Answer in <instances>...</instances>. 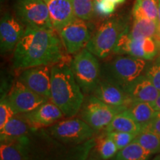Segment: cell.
I'll use <instances>...</instances> for the list:
<instances>
[{
  "mask_svg": "<svg viewBox=\"0 0 160 160\" xmlns=\"http://www.w3.org/2000/svg\"><path fill=\"white\" fill-rule=\"evenodd\" d=\"M66 59L62 45L55 30L27 27L13 51V66L25 70L41 65H53Z\"/></svg>",
  "mask_w": 160,
  "mask_h": 160,
  "instance_id": "1",
  "label": "cell"
},
{
  "mask_svg": "<svg viewBox=\"0 0 160 160\" xmlns=\"http://www.w3.org/2000/svg\"><path fill=\"white\" fill-rule=\"evenodd\" d=\"M67 59L51 65V99L65 117H74L84 102L83 92Z\"/></svg>",
  "mask_w": 160,
  "mask_h": 160,
  "instance_id": "2",
  "label": "cell"
},
{
  "mask_svg": "<svg viewBox=\"0 0 160 160\" xmlns=\"http://www.w3.org/2000/svg\"><path fill=\"white\" fill-rule=\"evenodd\" d=\"M145 65L143 59L130 55L118 56L103 66L101 75L103 79L117 84L126 91L141 77Z\"/></svg>",
  "mask_w": 160,
  "mask_h": 160,
  "instance_id": "3",
  "label": "cell"
},
{
  "mask_svg": "<svg viewBox=\"0 0 160 160\" xmlns=\"http://www.w3.org/2000/svg\"><path fill=\"white\" fill-rule=\"evenodd\" d=\"M127 26L119 19H110L100 25L86 45L97 57L105 58L114 51L119 37Z\"/></svg>",
  "mask_w": 160,
  "mask_h": 160,
  "instance_id": "4",
  "label": "cell"
},
{
  "mask_svg": "<svg viewBox=\"0 0 160 160\" xmlns=\"http://www.w3.org/2000/svg\"><path fill=\"white\" fill-rule=\"evenodd\" d=\"M71 68L83 93H93L101 79L102 70L97 57L87 48L81 50L71 61Z\"/></svg>",
  "mask_w": 160,
  "mask_h": 160,
  "instance_id": "5",
  "label": "cell"
},
{
  "mask_svg": "<svg viewBox=\"0 0 160 160\" xmlns=\"http://www.w3.org/2000/svg\"><path fill=\"white\" fill-rule=\"evenodd\" d=\"M49 134L65 144L79 145L92 139L94 130L83 119L71 118L53 124L48 130Z\"/></svg>",
  "mask_w": 160,
  "mask_h": 160,
  "instance_id": "6",
  "label": "cell"
},
{
  "mask_svg": "<svg viewBox=\"0 0 160 160\" xmlns=\"http://www.w3.org/2000/svg\"><path fill=\"white\" fill-rule=\"evenodd\" d=\"M14 9L18 19L27 27L54 30L43 0H17Z\"/></svg>",
  "mask_w": 160,
  "mask_h": 160,
  "instance_id": "7",
  "label": "cell"
},
{
  "mask_svg": "<svg viewBox=\"0 0 160 160\" xmlns=\"http://www.w3.org/2000/svg\"><path fill=\"white\" fill-rule=\"evenodd\" d=\"M124 108H117L109 105L92 96L84 104L82 111V119L88 124L93 130L106 128Z\"/></svg>",
  "mask_w": 160,
  "mask_h": 160,
  "instance_id": "8",
  "label": "cell"
},
{
  "mask_svg": "<svg viewBox=\"0 0 160 160\" xmlns=\"http://www.w3.org/2000/svg\"><path fill=\"white\" fill-rule=\"evenodd\" d=\"M113 52L143 59H151L157 53V44L153 38H133L127 27L119 37Z\"/></svg>",
  "mask_w": 160,
  "mask_h": 160,
  "instance_id": "9",
  "label": "cell"
},
{
  "mask_svg": "<svg viewBox=\"0 0 160 160\" xmlns=\"http://www.w3.org/2000/svg\"><path fill=\"white\" fill-rule=\"evenodd\" d=\"M5 98L16 114L28 113L49 100L31 91L19 80L12 86Z\"/></svg>",
  "mask_w": 160,
  "mask_h": 160,
  "instance_id": "10",
  "label": "cell"
},
{
  "mask_svg": "<svg viewBox=\"0 0 160 160\" xmlns=\"http://www.w3.org/2000/svg\"><path fill=\"white\" fill-rule=\"evenodd\" d=\"M66 52L73 54L86 47L91 38L90 29L85 21L76 18L59 31Z\"/></svg>",
  "mask_w": 160,
  "mask_h": 160,
  "instance_id": "11",
  "label": "cell"
},
{
  "mask_svg": "<svg viewBox=\"0 0 160 160\" xmlns=\"http://www.w3.org/2000/svg\"><path fill=\"white\" fill-rule=\"evenodd\" d=\"M19 80L37 94L51 99V66L41 65L25 69Z\"/></svg>",
  "mask_w": 160,
  "mask_h": 160,
  "instance_id": "12",
  "label": "cell"
},
{
  "mask_svg": "<svg viewBox=\"0 0 160 160\" xmlns=\"http://www.w3.org/2000/svg\"><path fill=\"white\" fill-rule=\"evenodd\" d=\"M25 29L19 19L10 13H5L0 23V48L1 53L14 51L25 33Z\"/></svg>",
  "mask_w": 160,
  "mask_h": 160,
  "instance_id": "13",
  "label": "cell"
},
{
  "mask_svg": "<svg viewBox=\"0 0 160 160\" xmlns=\"http://www.w3.org/2000/svg\"><path fill=\"white\" fill-rule=\"evenodd\" d=\"M93 95L113 107L127 109L133 102L125 90L121 86L103 78L100 79Z\"/></svg>",
  "mask_w": 160,
  "mask_h": 160,
  "instance_id": "14",
  "label": "cell"
},
{
  "mask_svg": "<svg viewBox=\"0 0 160 160\" xmlns=\"http://www.w3.org/2000/svg\"><path fill=\"white\" fill-rule=\"evenodd\" d=\"M22 115L34 128L53 125L65 116L59 108L51 100L42 103L32 111Z\"/></svg>",
  "mask_w": 160,
  "mask_h": 160,
  "instance_id": "15",
  "label": "cell"
},
{
  "mask_svg": "<svg viewBox=\"0 0 160 160\" xmlns=\"http://www.w3.org/2000/svg\"><path fill=\"white\" fill-rule=\"evenodd\" d=\"M48 8L50 18L55 31L62 28L76 18L71 0H43Z\"/></svg>",
  "mask_w": 160,
  "mask_h": 160,
  "instance_id": "16",
  "label": "cell"
},
{
  "mask_svg": "<svg viewBox=\"0 0 160 160\" xmlns=\"http://www.w3.org/2000/svg\"><path fill=\"white\" fill-rule=\"evenodd\" d=\"M133 102L153 103L160 94V92L146 77L141 76L126 90Z\"/></svg>",
  "mask_w": 160,
  "mask_h": 160,
  "instance_id": "17",
  "label": "cell"
},
{
  "mask_svg": "<svg viewBox=\"0 0 160 160\" xmlns=\"http://www.w3.org/2000/svg\"><path fill=\"white\" fill-rule=\"evenodd\" d=\"M36 129L30 125L22 115L21 118L19 114H16L2 128L0 129L1 142L20 139L28 137L30 132H33Z\"/></svg>",
  "mask_w": 160,
  "mask_h": 160,
  "instance_id": "18",
  "label": "cell"
},
{
  "mask_svg": "<svg viewBox=\"0 0 160 160\" xmlns=\"http://www.w3.org/2000/svg\"><path fill=\"white\" fill-rule=\"evenodd\" d=\"M129 114L135 120L138 125L145 128L151 123L157 115V111L152 103L134 102H132L127 108Z\"/></svg>",
  "mask_w": 160,
  "mask_h": 160,
  "instance_id": "19",
  "label": "cell"
},
{
  "mask_svg": "<svg viewBox=\"0 0 160 160\" xmlns=\"http://www.w3.org/2000/svg\"><path fill=\"white\" fill-rule=\"evenodd\" d=\"M107 132H126L137 135L142 130V127L136 122L129 114L127 109L119 112L113 118L110 125L105 128Z\"/></svg>",
  "mask_w": 160,
  "mask_h": 160,
  "instance_id": "20",
  "label": "cell"
},
{
  "mask_svg": "<svg viewBox=\"0 0 160 160\" xmlns=\"http://www.w3.org/2000/svg\"><path fill=\"white\" fill-rule=\"evenodd\" d=\"M159 22L142 18V19H133V23L128 32L130 35L135 39L143 38H153L157 39L159 31Z\"/></svg>",
  "mask_w": 160,
  "mask_h": 160,
  "instance_id": "21",
  "label": "cell"
},
{
  "mask_svg": "<svg viewBox=\"0 0 160 160\" xmlns=\"http://www.w3.org/2000/svg\"><path fill=\"white\" fill-rule=\"evenodd\" d=\"M28 138L25 137L18 140L1 142V160H26L25 144Z\"/></svg>",
  "mask_w": 160,
  "mask_h": 160,
  "instance_id": "22",
  "label": "cell"
},
{
  "mask_svg": "<svg viewBox=\"0 0 160 160\" xmlns=\"http://www.w3.org/2000/svg\"><path fill=\"white\" fill-rule=\"evenodd\" d=\"M133 19L146 18L158 20V0H136L133 8Z\"/></svg>",
  "mask_w": 160,
  "mask_h": 160,
  "instance_id": "23",
  "label": "cell"
},
{
  "mask_svg": "<svg viewBox=\"0 0 160 160\" xmlns=\"http://www.w3.org/2000/svg\"><path fill=\"white\" fill-rule=\"evenodd\" d=\"M133 141L139 143L151 154L160 153V136L151 130L142 129Z\"/></svg>",
  "mask_w": 160,
  "mask_h": 160,
  "instance_id": "24",
  "label": "cell"
},
{
  "mask_svg": "<svg viewBox=\"0 0 160 160\" xmlns=\"http://www.w3.org/2000/svg\"><path fill=\"white\" fill-rule=\"evenodd\" d=\"M151 155L139 143L133 141L118 151L115 160H149Z\"/></svg>",
  "mask_w": 160,
  "mask_h": 160,
  "instance_id": "25",
  "label": "cell"
},
{
  "mask_svg": "<svg viewBox=\"0 0 160 160\" xmlns=\"http://www.w3.org/2000/svg\"><path fill=\"white\" fill-rule=\"evenodd\" d=\"M76 17L84 21L90 20L95 13L93 0H71Z\"/></svg>",
  "mask_w": 160,
  "mask_h": 160,
  "instance_id": "26",
  "label": "cell"
},
{
  "mask_svg": "<svg viewBox=\"0 0 160 160\" xmlns=\"http://www.w3.org/2000/svg\"><path fill=\"white\" fill-rule=\"evenodd\" d=\"M97 144L99 157L104 160L111 159L114 157L116 153L119 151L117 145L108 134H106L105 137L101 138Z\"/></svg>",
  "mask_w": 160,
  "mask_h": 160,
  "instance_id": "27",
  "label": "cell"
},
{
  "mask_svg": "<svg viewBox=\"0 0 160 160\" xmlns=\"http://www.w3.org/2000/svg\"><path fill=\"white\" fill-rule=\"evenodd\" d=\"M107 134L113 140L119 151L123 149L126 146L131 144L137 137L136 134L131 133H126V132H107Z\"/></svg>",
  "mask_w": 160,
  "mask_h": 160,
  "instance_id": "28",
  "label": "cell"
},
{
  "mask_svg": "<svg viewBox=\"0 0 160 160\" xmlns=\"http://www.w3.org/2000/svg\"><path fill=\"white\" fill-rule=\"evenodd\" d=\"M15 115L16 113L5 98H2L0 103V129L2 128Z\"/></svg>",
  "mask_w": 160,
  "mask_h": 160,
  "instance_id": "29",
  "label": "cell"
},
{
  "mask_svg": "<svg viewBox=\"0 0 160 160\" xmlns=\"http://www.w3.org/2000/svg\"><path fill=\"white\" fill-rule=\"evenodd\" d=\"M116 6L110 0H99L95 2V12L102 16L111 15L115 11Z\"/></svg>",
  "mask_w": 160,
  "mask_h": 160,
  "instance_id": "30",
  "label": "cell"
},
{
  "mask_svg": "<svg viewBox=\"0 0 160 160\" xmlns=\"http://www.w3.org/2000/svg\"><path fill=\"white\" fill-rule=\"evenodd\" d=\"M146 77L160 92V62L149 68L146 73Z\"/></svg>",
  "mask_w": 160,
  "mask_h": 160,
  "instance_id": "31",
  "label": "cell"
},
{
  "mask_svg": "<svg viewBox=\"0 0 160 160\" xmlns=\"http://www.w3.org/2000/svg\"><path fill=\"white\" fill-rule=\"evenodd\" d=\"M145 128L151 130V131H153L154 133L160 136V111L157 112V115H156L154 119L152 120L151 123L147 127H145Z\"/></svg>",
  "mask_w": 160,
  "mask_h": 160,
  "instance_id": "32",
  "label": "cell"
},
{
  "mask_svg": "<svg viewBox=\"0 0 160 160\" xmlns=\"http://www.w3.org/2000/svg\"><path fill=\"white\" fill-rule=\"evenodd\" d=\"M153 108L157 111H160V94L159 95V97H157V99L152 103Z\"/></svg>",
  "mask_w": 160,
  "mask_h": 160,
  "instance_id": "33",
  "label": "cell"
},
{
  "mask_svg": "<svg viewBox=\"0 0 160 160\" xmlns=\"http://www.w3.org/2000/svg\"><path fill=\"white\" fill-rule=\"evenodd\" d=\"M110 1H111L112 2L114 3L116 5H121V4L125 2V0H110Z\"/></svg>",
  "mask_w": 160,
  "mask_h": 160,
  "instance_id": "34",
  "label": "cell"
},
{
  "mask_svg": "<svg viewBox=\"0 0 160 160\" xmlns=\"http://www.w3.org/2000/svg\"><path fill=\"white\" fill-rule=\"evenodd\" d=\"M158 20L160 25V0H158Z\"/></svg>",
  "mask_w": 160,
  "mask_h": 160,
  "instance_id": "35",
  "label": "cell"
},
{
  "mask_svg": "<svg viewBox=\"0 0 160 160\" xmlns=\"http://www.w3.org/2000/svg\"><path fill=\"white\" fill-rule=\"evenodd\" d=\"M157 40H158V42H159V44H160V25H159V31H158Z\"/></svg>",
  "mask_w": 160,
  "mask_h": 160,
  "instance_id": "36",
  "label": "cell"
},
{
  "mask_svg": "<svg viewBox=\"0 0 160 160\" xmlns=\"http://www.w3.org/2000/svg\"><path fill=\"white\" fill-rule=\"evenodd\" d=\"M152 160H160V154L156 156V157L153 158V159Z\"/></svg>",
  "mask_w": 160,
  "mask_h": 160,
  "instance_id": "37",
  "label": "cell"
}]
</instances>
